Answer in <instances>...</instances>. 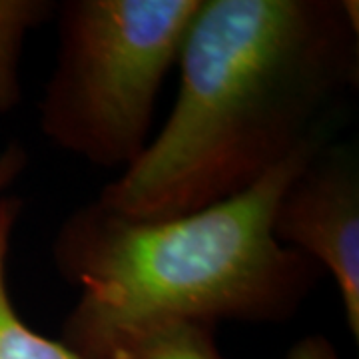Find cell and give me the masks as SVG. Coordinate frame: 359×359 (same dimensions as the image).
<instances>
[{
	"mask_svg": "<svg viewBox=\"0 0 359 359\" xmlns=\"http://www.w3.org/2000/svg\"><path fill=\"white\" fill-rule=\"evenodd\" d=\"M355 0H202L162 130L98 202L138 219L190 214L332 140L359 84Z\"/></svg>",
	"mask_w": 359,
	"mask_h": 359,
	"instance_id": "1",
	"label": "cell"
},
{
	"mask_svg": "<svg viewBox=\"0 0 359 359\" xmlns=\"http://www.w3.org/2000/svg\"><path fill=\"white\" fill-rule=\"evenodd\" d=\"M332 140L311 142L252 188L190 214L130 218L96 198L72 210L52 242L60 278L80 292L60 341L72 347L166 321L216 327L292 320L321 268L276 240L273 216L290 182Z\"/></svg>",
	"mask_w": 359,
	"mask_h": 359,
	"instance_id": "2",
	"label": "cell"
},
{
	"mask_svg": "<svg viewBox=\"0 0 359 359\" xmlns=\"http://www.w3.org/2000/svg\"><path fill=\"white\" fill-rule=\"evenodd\" d=\"M202 0L56 2V65L40 130L98 168L132 166L150 144L156 100Z\"/></svg>",
	"mask_w": 359,
	"mask_h": 359,
	"instance_id": "3",
	"label": "cell"
},
{
	"mask_svg": "<svg viewBox=\"0 0 359 359\" xmlns=\"http://www.w3.org/2000/svg\"><path fill=\"white\" fill-rule=\"evenodd\" d=\"M280 244L334 278L347 330L359 339V154L351 142H327L283 190L273 216Z\"/></svg>",
	"mask_w": 359,
	"mask_h": 359,
	"instance_id": "4",
	"label": "cell"
},
{
	"mask_svg": "<svg viewBox=\"0 0 359 359\" xmlns=\"http://www.w3.org/2000/svg\"><path fill=\"white\" fill-rule=\"evenodd\" d=\"M70 349L80 359H222L214 327L186 321L124 327Z\"/></svg>",
	"mask_w": 359,
	"mask_h": 359,
	"instance_id": "5",
	"label": "cell"
},
{
	"mask_svg": "<svg viewBox=\"0 0 359 359\" xmlns=\"http://www.w3.org/2000/svg\"><path fill=\"white\" fill-rule=\"evenodd\" d=\"M22 210L25 200L20 196H0V359H80L60 339L34 332L11 299L6 266Z\"/></svg>",
	"mask_w": 359,
	"mask_h": 359,
	"instance_id": "6",
	"label": "cell"
},
{
	"mask_svg": "<svg viewBox=\"0 0 359 359\" xmlns=\"http://www.w3.org/2000/svg\"><path fill=\"white\" fill-rule=\"evenodd\" d=\"M56 13V2L0 0V116L20 102V60L26 34Z\"/></svg>",
	"mask_w": 359,
	"mask_h": 359,
	"instance_id": "7",
	"label": "cell"
},
{
	"mask_svg": "<svg viewBox=\"0 0 359 359\" xmlns=\"http://www.w3.org/2000/svg\"><path fill=\"white\" fill-rule=\"evenodd\" d=\"M26 164H28V154L20 142H8L0 150V196L8 194L11 186L22 176Z\"/></svg>",
	"mask_w": 359,
	"mask_h": 359,
	"instance_id": "8",
	"label": "cell"
},
{
	"mask_svg": "<svg viewBox=\"0 0 359 359\" xmlns=\"http://www.w3.org/2000/svg\"><path fill=\"white\" fill-rule=\"evenodd\" d=\"M285 359H339V355L325 335H308L295 341Z\"/></svg>",
	"mask_w": 359,
	"mask_h": 359,
	"instance_id": "9",
	"label": "cell"
}]
</instances>
